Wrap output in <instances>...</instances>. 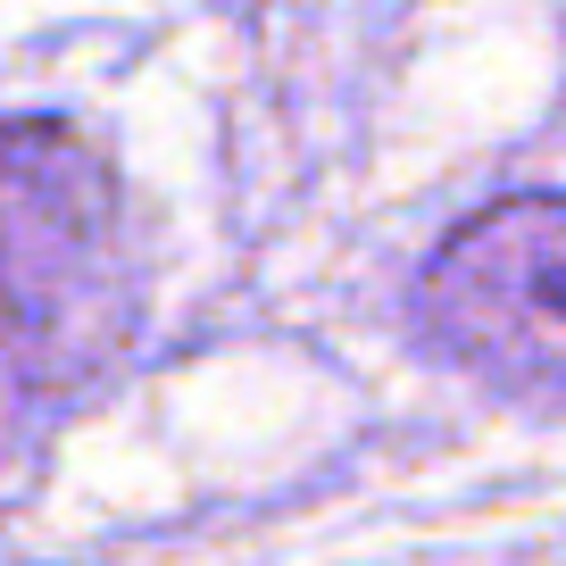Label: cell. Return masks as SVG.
I'll use <instances>...</instances> for the list:
<instances>
[{
    "instance_id": "6da1fadb",
    "label": "cell",
    "mask_w": 566,
    "mask_h": 566,
    "mask_svg": "<svg viewBox=\"0 0 566 566\" xmlns=\"http://www.w3.org/2000/svg\"><path fill=\"white\" fill-rule=\"evenodd\" d=\"M134 325V242L75 125L0 117V424L67 400Z\"/></svg>"
},
{
    "instance_id": "7a4b0ae2",
    "label": "cell",
    "mask_w": 566,
    "mask_h": 566,
    "mask_svg": "<svg viewBox=\"0 0 566 566\" xmlns=\"http://www.w3.org/2000/svg\"><path fill=\"white\" fill-rule=\"evenodd\" d=\"M417 317L500 391H566V192H509L442 233Z\"/></svg>"
}]
</instances>
